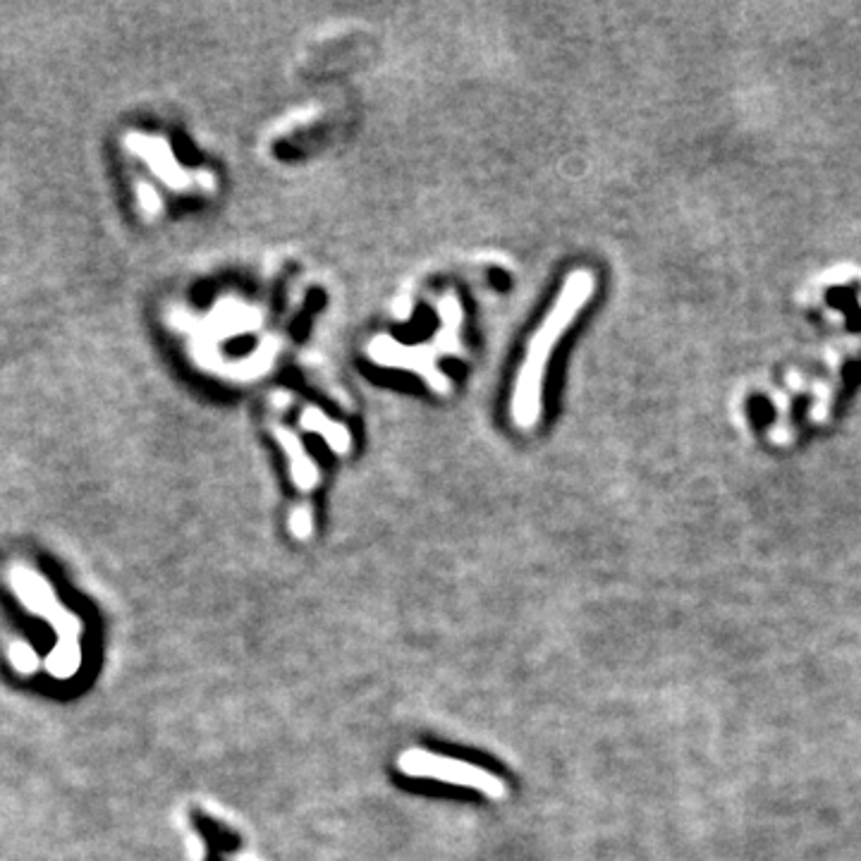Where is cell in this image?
Segmentation results:
<instances>
[{
    "mask_svg": "<svg viewBox=\"0 0 861 861\" xmlns=\"http://www.w3.org/2000/svg\"><path fill=\"white\" fill-rule=\"evenodd\" d=\"M302 423H304V429H311V430H319V433H323L326 439H328V443H330V448L336 450V453H347L350 450V433L343 429V426H337V423H330L328 419H323L316 409H309V412H304V416H302Z\"/></svg>",
    "mask_w": 861,
    "mask_h": 861,
    "instance_id": "5b68a950",
    "label": "cell"
},
{
    "mask_svg": "<svg viewBox=\"0 0 861 861\" xmlns=\"http://www.w3.org/2000/svg\"><path fill=\"white\" fill-rule=\"evenodd\" d=\"M127 144H130L132 149H137L139 156H144V158L151 163V168H156V173H158L163 180H168L170 184H175V187H187V184L194 183V177L187 175V173L177 166L173 154H170L168 147H166V141H161V139H147V137H139V134L137 137L130 134V137H127Z\"/></svg>",
    "mask_w": 861,
    "mask_h": 861,
    "instance_id": "3957f363",
    "label": "cell"
},
{
    "mask_svg": "<svg viewBox=\"0 0 861 861\" xmlns=\"http://www.w3.org/2000/svg\"><path fill=\"white\" fill-rule=\"evenodd\" d=\"M596 290V277L592 270H575L562 285L558 300L541 321L539 330L533 333L526 347L524 362L515 379V390H512L510 416L517 429H533L541 419V407H543V379H546L548 357L575 316L584 309L589 297Z\"/></svg>",
    "mask_w": 861,
    "mask_h": 861,
    "instance_id": "6da1fadb",
    "label": "cell"
},
{
    "mask_svg": "<svg viewBox=\"0 0 861 861\" xmlns=\"http://www.w3.org/2000/svg\"><path fill=\"white\" fill-rule=\"evenodd\" d=\"M276 436L280 439V446L287 450V455H290V469H293V479H294V483H297V489H302V490H311L319 483V469H316V465L311 462V457H309L307 453H304V448L300 446V440L294 439L293 433H285V430H280L277 429L276 430Z\"/></svg>",
    "mask_w": 861,
    "mask_h": 861,
    "instance_id": "277c9868",
    "label": "cell"
},
{
    "mask_svg": "<svg viewBox=\"0 0 861 861\" xmlns=\"http://www.w3.org/2000/svg\"><path fill=\"white\" fill-rule=\"evenodd\" d=\"M397 768L400 773L409 778H430V780H443L469 788L490 797V799H503L507 795L505 782L498 775L489 773L486 768H479L469 761L443 756V754H430L423 749H407L397 756Z\"/></svg>",
    "mask_w": 861,
    "mask_h": 861,
    "instance_id": "7a4b0ae2",
    "label": "cell"
},
{
    "mask_svg": "<svg viewBox=\"0 0 861 861\" xmlns=\"http://www.w3.org/2000/svg\"><path fill=\"white\" fill-rule=\"evenodd\" d=\"M311 526H314L311 510H309L307 505H304V507H297V510L293 512V519H290V529H293L294 536L302 541L309 539V536H311Z\"/></svg>",
    "mask_w": 861,
    "mask_h": 861,
    "instance_id": "8992f818",
    "label": "cell"
}]
</instances>
